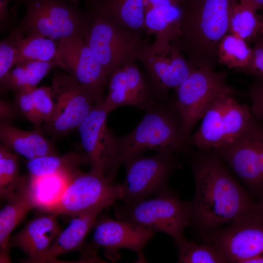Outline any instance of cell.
Returning a JSON list of instances; mask_svg holds the SVG:
<instances>
[{
    "label": "cell",
    "mask_w": 263,
    "mask_h": 263,
    "mask_svg": "<svg viewBox=\"0 0 263 263\" xmlns=\"http://www.w3.org/2000/svg\"><path fill=\"white\" fill-rule=\"evenodd\" d=\"M192 161L195 195L189 202L191 221L209 232L250 213L255 204L212 151H202Z\"/></svg>",
    "instance_id": "obj_1"
},
{
    "label": "cell",
    "mask_w": 263,
    "mask_h": 263,
    "mask_svg": "<svg viewBox=\"0 0 263 263\" xmlns=\"http://www.w3.org/2000/svg\"><path fill=\"white\" fill-rule=\"evenodd\" d=\"M142 121L130 132L110 136L109 179L113 182L119 166L127 159L148 150L185 152L189 138L182 131L174 102L157 97L146 110Z\"/></svg>",
    "instance_id": "obj_2"
},
{
    "label": "cell",
    "mask_w": 263,
    "mask_h": 263,
    "mask_svg": "<svg viewBox=\"0 0 263 263\" xmlns=\"http://www.w3.org/2000/svg\"><path fill=\"white\" fill-rule=\"evenodd\" d=\"M239 0H189L179 6L180 34L171 43L196 68L214 69L219 43Z\"/></svg>",
    "instance_id": "obj_3"
},
{
    "label": "cell",
    "mask_w": 263,
    "mask_h": 263,
    "mask_svg": "<svg viewBox=\"0 0 263 263\" xmlns=\"http://www.w3.org/2000/svg\"><path fill=\"white\" fill-rule=\"evenodd\" d=\"M25 12L10 32L38 35L58 41L64 38L80 37L86 40L92 10L79 7L78 0H24Z\"/></svg>",
    "instance_id": "obj_4"
},
{
    "label": "cell",
    "mask_w": 263,
    "mask_h": 263,
    "mask_svg": "<svg viewBox=\"0 0 263 263\" xmlns=\"http://www.w3.org/2000/svg\"><path fill=\"white\" fill-rule=\"evenodd\" d=\"M114 212L119 220L129 221L163 232L176 242L184 237L185 228L191 222L189 202L182 201L170 189L155 197L145 198L115 206Z\"/></svg>",
    "instance_id": "obj_5"
},
{
    "label": "cell",
    "mask_w": 263,
    "mask_h": 263,
    "mask_svg": "<svg viewBox=\"0 0 263 263\" xmlns=\"http://www.w3.org/2000/svg\"><path fill=\"white\" fill-rule=\"evenodd\" d=\"M253 116L250 107L240 103L235 95H222L207 109L199 129L189 138V144L202 151L223 148L241 134Z\"/></svg>",
    "instance_id": "obj_6"
},
{
    "label": "cell",
    "mask_w": 263,
    "mask_h": 263,
    "mask_svg": "<svg viewBox=\"0 0 263 263\" xmlns=\"http://www.w3.org/2000/svg\"><path fill=\"white\" fill-rule=\"evenodd\" d=\"M227 76L225 72L197 68L175 90V109L182 131L187 137L190 138L191 130L214 100L223 94H240L227 83Z\"/></svg>",
    "instance_id": "obj_7"
},
{
    "label": "cell",
    "mask_w": 263,
    "mask_h": 263,
    "mask_svg": "<svg viewBox=\"0 0 263 263\" xmlns=\"http://www.w3.org/2000/svg\"><path fill=\"white\" fill-rule=\"evenodd\" d=\"M92 19L86 41L108 76L126 64L135 62L150 44L147 39L116 26L92 6Z\"/></svg>",
    "instance_id": "obj_8"
},
{
    "label": "cell",
    "mask_w": 263,
    "mask_h": 263,
    "mask_svg": "<svg viewBox=\"0 0 263 263\" xmlns=\"http://www.w3.org/2000/svg\"><path fill=\"white\" fill-rule=\"evenodd\" d=\"M124 197L123 184H114L104 176L77 169L70 174L58 203L47 212L74 217L91 211H101Z\"/></svg>",
    "instance_id": "obj_9"
},
{
    "label": "cell",
    "mask_w": 263,
    "mask_h": 263,
    "mask_svg": "<svg viewBox=\"0 0 263 263\" xmlns=\"http://www.w3.org/2000/svg\"><path fill=\"white\" fill-rule=\"evenodd\" d=\"M51 89L54 112L41 131L53 137H61L77 129L97 103L70 75L56 71Z\"/></svg>",
    "instance_id": "obj_10"
},
{
    "label": "cell",
    "mask_w": 263,
    "mask_h": 263,
    "mask_svg": "<svg viewBox=\"0 0 263 263\" xmlns=\"http://www.w3.org/2000/svg\"><path fill=\"white\" fill-rule=\"evenodd\" d=\"M126 178L123 184V203H130L158 195L170 189L168 187L172 172L179 167L174 152L159 151L152 156L142 154L125 160Z\"/></svg>",
    "instance_id": "obj_11"
},
{
    "label": "cell",
    "mask_w": 263,
    "mask_h": 263,
    "mask_svg": "<svg viewBox=\"0 0 263 263\" xmlns=\"http://www.w3.org/2000/svg\"><path fill=\"white\" fill-rule=\"evenodd\" d=\"M137 60L143 66L147 80L157 95L167 96L197 68L171 42L155 39L139 55Z\"/></svg>",
    "instance_id": "obj_12"
},
{
    "label": "cell",
    "mask_w": 263,
    "mask_h": 263,
    "mask_svg": "<svg viewBox=\"0 0 263 263\" xmlns=\"http://www.w3.org/2000/svg\"><path fill=\"white\" fill-rule=\"evenodd\" d=\"M56 58L58 67L73 77L97 104L103 102L108 76L84 38L75 36L60 39Z\"/></svg>",
    "instance_id": "obj_13"
},
{
    "label": "cell",
    "mask_w": 263,
    "mask_h": 263,
    "mask_svg": "<svg viewBox=\"0 0 263 263\" xmlns=\"http://www.w3.org/2000/svg\"><path fill=\"white\" fill-rule=\"evenodd\" d=\"M148 227L123 220L108 216L97 219L92 242L83 253L84 261H99L96 256L99 247L105 249L106 256L113 261L120 258L118 249L127 248L135 252L138 257L155 233Z\"/></svg>",
    "instance_id": "obj_14"
},
{
    "label": "cell",
    "mask_w": 263,
    "mask_h": 263,
    "mask_svg": "<svg viewBox=\"0 0 263 263\" xmlns=\"http://www.w3.org/2000/svg\"><path fill=\"white\" fill-rule=\"evenodd\" d=\"M207 233L205 237L207 243L218 247L229 263H242L263 255V218L254 210L226 228Z\"/></svg>",
    "instance_id": "obj_15"
},
{
    "label": "cell",
    "mask_w": 263,
    "mask_h": 263,
    "mask_svg": "<svg viewBox=\"0 0 263 263\" xmlns=\"http://www.w3.org/2000/svg\"><path fill=\"white\" fill-rule=\"evenodd\" d=\"M263 126L254 115L241 134L229 145L213 151L254 191L263 190L258 150Z\"/></svg>",
    "instance_id": "obj_16"
},
{
    "label": "cell",
    "mask_w": 263,
    "mask_h": 263,
    "mask_svg": "<svg viewBox=\"0 0 263 263\" xmlns=\"http://www.w3.org/2000/svg\"><path fill=\"white\" fill-rule=\"evenodd\" d=\"M109 113L102 103L97 104L77 128L82 147L90 160V171L105 178L110 159Z\"/></svg>",
    "instance_id": "obj_17"
},
{
    "label": "cell",
    "mask_w": 263,
    "mask_h": 263,
    "mask_svg": "<svg viewBox=\"0 0 263 263\" xmlns=\"http://www.w3.org/2000/svg\"><path fill=\"white\" fill-rule=\"evenodd\" d=\"M57 214L37 216L10 239V245L21 249L27 256L25 262L42 263L49 248L61 232Z\"/></svg>",
    "instance_id": "obj_18"
},
{
    "label": "cell",
    "mask_w": 263,
    "mask_h": 263,
    "mask_svg": "<svg viewBox=\"0 0 263 263\" xmlns=\"http://www.w3.org/2000/svg\"><path fill=\"white\" fill-rule=\"evenodd\" d=\"M28 180L22 176L14 193L7 200L8 203L0 211V261L10 262V235L28 213L35 208L29 187Z\"/></svg>",
    "instance_id": "obj_19"
},
{
    "label": "cell",
    "mask_w": 263,
    "mask_h": 263,
    "mask_svg": "<svg viewBox=\"0 0 263 263\" xmlns=\"http://www.w3.org/2000/svg\"><path fill=\"white\" fill-rule=\"evenodd\" d=\"M87 4L116 26L142 37L145 31L143 0H95Z\"/></svg>",
    "instance_id": "obj_20"
},
{
    "label": "cell",
    "mask_w": 263,
    "mask_h": 263,
    "mask_svg": "<svg viewBox=\"0 0 263 263\" xmlns=\"http://www.w3.org/2000/svg\"><path fill=\"white\" fill-rule=\"evenodd\" d=\"M100 212L91 211L74 216L68 226L53 242L42 263H58L60 261L56 260L57 256L80 248L87 234L94 227Z\"/></svg>",
    "instance_id": "obj_21"
},
{
    "label": "cell",
    "mask_w": 263,
    "mask_h": 263,
    "mask_svg": "<svg viewBox=\"0 0 263 263\" xmlns=\"http://www.w3.org/2000/svg\"><path fill=\"white\" fill-rule=\"evenodd\" d=\"M41 131H26L11 126L8 122L0 123V139L3 145L30 160L40 156L55 154L51 143Z\"/></svg>",
    "instance_id": "obj_22"
},
{
    "label": "cell",
    "mask_w": 263,
    "mask_h": 263,
    "mask_svg": "<svg viewBox=\"0 0 263 263\" xmlns=\"http://www.w3.org/2000/svg\"><path fill=\"white\" fill-rule=\"evenodd\" d=\"M0 80V91L5 93L37 87V84L52 69L58 67L56 57L48 61H26L16 64Z\"/></svg>",
    "instance_id": "obj_23"
},
{
    "label": "cell",
    "mask_w": 263,
    "mask_h": 263,
    "mask_svg": "<svg viewBox=\"0 0 263 263\" xmlns=\"http://www.w3.org/2000/svg\"><path fill=\"white\" fill-rule=\"evenodd\" d=\"M181 12L175 4L153 7L145 14V32L153 34L155 39L171 42L180 34Z\"/></svg>",
    "instance_id": "obj_24"
},
{
    "label": "cell",
    "mask_w": 263,
    "mask_h": 263,
    "mask_svg": "<svg viewBox=\"0 0 263 263\" xmlns=\"http://www.w3.org/2000/svg\"><path fill=\"white\" fill-rule=\"evenodd\" d=\"M83 165H90V159L85 152H70L62 156L50 154L28 160L26 166L30 176L40 177L70 174Z\"/></svg>",
    "instance_id": "obj_25"
},
{
    "label": "cell",
    "mask_w": 263,
    "mask_h": 263,
    "mask_svg": "<svg viewBox=\"0 0 263 263\" xmlns=\"http://www.w3.org/2000/svg\"><path fill=\"white\" fill-rule=\"evenodd\" d=\"M70 174L30 176L28 187L35 207L47 212L54 207L63 194Z\"/></svg>",
    "instance_id": "obj_26"
},
{
    "label": "cell",
    "mask_w": 263,
    "mask_h": 263,
    "mask_svg": "<svg viewBox=\"0 0 263 263\" xmlns=\"http://www.w3.org/2000/svg\"><path fill=\"white\" fill-rule=\"evenodd\" d=\"M249 2L239 0L233 8L228 33L233 34L249 43L263 35V15Z\"/></svg>",
    "instance_id": "obj_27"
},
{
    "label": "cell",
    "mask_w": 263,
    "mask_h": 263,
    "mask_svg": "<svg viewBox=\"0 0 263 263\" xmlns=\"http://www.w3.org/2000/svg\"><path fill=\"white\" fill-rule=\"evenodd\" d=\"M252 54V49L247 42L228 33L219 43L217 50L218 62L237 70L248 63Z\"/></svg>",
    "instance_id": "obj_28"
},
{
    "label": "cell",
    "mask_w": 263,
    "mask_h": 263,
    "mask_svg": "<svg viewBox=\"0 0 263 263\" xmlns=\"http://www.w3.org/2000/svg\"><path fill=\"white\" fill-rule=\"evenodd\" d=\"M180 263H226L229 261L216 245L207 243L198 244L184 237L175 242Z\"/></svg>",
    "instance_id": "obj_29"
},
{
    "label": "cell",
    "mask_w": 263,
    "mask_h": 263,
    "mask_svg": "<svg viewBox=\"0 0 263 263\" xmlns=\"http://www.w3.org/2000/svg\"><path fill=\"white\" fill-rule=\"evenodd\" d=\"M58 42L38 35L23 38L19 45L16 64L26 61L45 62L53 59L56 54Z\"/></svg>",
    "instance_id": "obj_30"
},
{
    "label": "cell",
    "mask_w": 263,
    "mask_h": 263,
    "mask_svg": "<svg viewBox=\"0 0 263 263\" xmlns=\"http://www.w3.org/2000/svg\"><path fill=\"white\" fill-rule=\"evenodd\" d=\"M132 106L146 110L158 96L143 76L135 62L124 66Z\"/></svg>",
    "instance_id": "obj_31"
},
{
    "label": "cell",
    "mask_w": 263,
    "mask_h": 263,
    "mask_svg": "<svg viewBox=\"0 0 263 263\" xmlns=\"http://www.w3.org/2000/svg\"><path fill=\"white\" fill-rule=\"evenodd\" d=\"M17 154L2 144L0 146V195L7 200L19 185L22 176L19 175Z\"/></svg>",
    "instance_id": "obj_32"
},
{
    "label": "cell",
    "mask_w": 263,
    "mask_h": 263,
    "mask_svg": "<svg viewBox=\"0 0 263 263\" xmlns=\"http://www.w3.org/2000/svg\"><path fill=\"white\" fill-rule=\"evenodd\" d=\"M108 84L109 93L102 105L109 113L122 106H132L124 67L117 69L110 75Z\"/></svg>",
    "instance_id": "obj_33"
},
{
    "label": "cell",
    "mask_w": 263,
    "mask_h": 263,
    "mask_svg": "<svg viewBox=\"0 0 263 263\" xmlns=\"http://www.w3.org/2000/svg\"><path fill=\"white\" fill-rule=\"evenodd\" d=\"M24 34L10 32L0 43V80L15 65Z\"/></svg>",
    "instance_id": "obj_34"
},
{
    "label": "cell",
    "mask_w": 263,
    "mask_h": 263,
    "mask_svg": "<svg viewBox=\"0 0 263 263\" xmlns=\"http://www.w3.org/2000/svg\"><path fill=\"white\" fill-rule=\"evenodd\" d=\"M33 89L15 91L16 107L22 115L32 123L36 130H41L42 123L35 106L32 94Z\"/></svg>",
    "instance_id": "obj_35"
},
{
    "label": "cell",
    "mask_w": 263,
    "mask_h": 263,
    "mask_svg": "<svg viewBox=\"0 0 263 263\" xmlns=\"http://www.w3.org/2000/svg\"><path fill=\"white\" fill-rule=\"evenodd\" d=\"M36 110L40 121L48 122L53 113L54 105L52 97L51 87H36L32 90Z\"/></svg>",
    "instance_id": "obj_36"
},
{
    "label": "cell",
    "mask_w": 263,
    "mask_h": 263,
    "mask_svg": "<svg viewBox=\"0 0 263 263\" xmlns=\"http://www.w3.org/2000/svg\"><path fill=\"white\" fill-rule=\"evenodd\" d=\"M252 49V56L248 63L243 68L235 70V71L263 82V35L255 40Z\"/></svg>",
    "instance_id": "obj_37"
},
{
    "label": "cell",
    "mask_w": 263,
    "mask_h": 263,
    "mask_svg": "<svg viewBox=\"0 0 263 263\" xmlns=\"http://www.w3.org/2000/svg\"><path fill=\"white\" fill-rule=\"evenodd\" d=\"M248 93L253 115L263 121V82L254 79L248 88Z\"/></svg>",
    "instance_id": "obj_38"
},
{
    "label": "cell",
    "mask_w": 263,
    "mask_h": 263,
    "mask_svg": "<svg viewBox=\"0 0 263 263\" xmlns=\"http://www.w3.org/2000/svg\"><path fill=\"white\" fill-rule=\"evenodd\" d=\"M9 0H0V30L1 33H10L17 25L14 18L9 13Z\"/></svg>",
    "instance_id": "obj_39"
},
{
    "label": "cell",
    "mask_w": 263,
    "mask_h": 263,
    "mask_svg": "<svg viewBox=\"0 0 263 263\" xmlns=\"http://www.w3.org/2000/svg\"><path fill=\"white\" fill-rule=\"evenodd\" d=\"M16 108V107L15 108ZM10 104L0 100V121L6 122V120L13 118L15 115V109Z\"/></svg>",
    "instance_id": "obj_40"
},
{
    "label": "cell",
    "mask_w": 263,
    "mask_h": 263,
    "mask_svg": "<svg viewBox=\"0 0 263 263\" xmlns=\"http://www.w3.org/2000/svg\"><path fill=\"white\" fill-rule=\"evenodd\" d=\"M259 167L263 184V128L262 131L258 150Z\"/></svg>",
    "instance_id": "obj_41"
},
{
    "label": "cell",
    "mask_w": 263,
    "mask_h": 263,
    "mask_svg": "<svg viewBox=\"0 0 263 263\" xmlns=\"http://www.w3.org/2000/svg\"><path fill=\"white\" fill-rule=\"evenodd\" d=\"M153 7L169 6L175 4L171 0H148Z\"/></svg>",
    "instance_id": "obj_42"
},
{
    "label": "cell",
    "mask_w": 263,
    "mask_h": 263,
    "mask_svg": "<svg viewBox=\"0 0 263 263\" xmlns=\"http://www.w3.org/2000/svg\"><path fill=\"white\" fill-rule=\"evenodd\" d=\"M14 3V5L10 8L9 10V13L11 16L16 18L17 16L18 8L21 3H23L24 0H13Z\"/></svg>",
    "instance_id": "obj_43"
},
{
    "label": "cell",
    "mask_w": 263,
    "mask_h": 263,
    "mask_svg": "<svg viewBox=\"0 0 263 263\" xmlns=\"http://www.w3.org/2000/svg\"><path fill=\"white\" fill-rule=\"evenodd\" d=\"M242 263H263V255H259L247 259Z\"/></svg>",
    "instance_id": "obj_44"
},
{
    "label": "cell",
    "mask_w": 263,
    "mask_h": 263,
    "mask_svg": "<svg viewBox=\"0 0 263 263\" xmlns=\"http://www.w3.org/2000/svg\"><path fill=\"white\" fill-rule=\"evenodd\" d=\"M254 211L263 218V195L258 204H255Z\"/></svg>",
    "instance_id": "obj_45"
},
{
    "label": "cell",
    "mask_w": 263,
    "mask_h": 263,
    "mask_svg": "<svg viewBox=\"0 0 263 263\" xmlns=\"http://www.w3.org/2000/svg\"><path fill=\"white\" fill-rule=\"evenodd\" d=\"M244 0L253 6L258 10L261 9L263 10V0Z\"/></svg>",
    "instance_id": "obj_46"
},
{
    "label": "cell",
    "mask_w": 263,
    "mask_h": 263,
    "mask_svg": "<svg viewBox=\"0 0 263 263\" xmlns=\"http://www.w3.org/2000/svg\"><path fill=\"white\" fill-rule=\"evenodd\" d=\"M174 4L179 6L183 3L189 0H171Z\"/></svg>",
    "instance_id": "obj_47"
},
{
    "label": "cell",
    "mask_w": 263,
    "mask_h": 263,
    "mask_svg": "<svg viewBox=\"0 0 263 263\" xmlns=\"http://www.w3.org/2000/svg\"><path fill=\"white\" fill-rule=\"evenodd\" d=\"M85 0L87 4H89V3L93 2V1H94L95 0Z\"/></svg>",
    "instance_id": "obj_48"
}]
</instances>
